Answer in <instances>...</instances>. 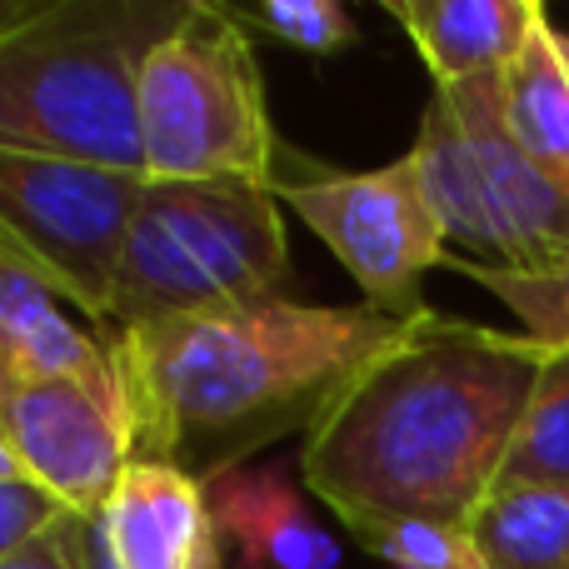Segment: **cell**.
<instances>
[{
  "label": "cell",
  "mask_w": 569,
  "mask_h": 569,
  "mask_svg": "<svg viewBox=\"0 0 569 569\" xmlns=\"http://www.w3.org/2000/svg\"><path fill=\"white\" fill-rule=\"evenodd\" d=\"M100 360L106 335L80 330L46 284L0 266V400L26 385L90 370Z\"/></svg>",
  "instance_id": "4fadbf2b"
},
{
  "label": "cell",
  "mask_w": 569,
  "mask_h": 569,
  "mask_svg": "<svg viewBox=\"0 0 569 569\" xmlns=\"http://www.w3.org/2000/svg\"><path fill=\"white\" fill-rule=\"evenodd\" d=\"M410 160L445 240L480 266L550 270L569 260V186L540 170L505 126L500 76L435 90Z\"/></svg>",
  "instance_id": "5b68a950"
},
{
  "label": "cell",
  "mask_w": 569,
  "mask_h": 569,
  "mask_svg": "<svg viewBox=\"0 0 569 569\" xmlns=\"http://www.w3.org/2000/svg\"><path fill=\"white\" fill-rule=\"evenodd\" d=\"M210 520L220 545H230L236 569H340V545L310 515L295 480L280 465L270 470H226L206 480Z\"/></svg>",
  "instance_id": "8fae6325"
},
{
  "label": "cell",
  "mask_w": 569,
  "mask_h": 569,
  "mask_svg": "<svg viewBox=\"0 0 569 569\" xmlns=\"http://www.w3.org/2000/svg\"><path fill=\"white\" fill-rule=\"evenodd\" d=\"M86 560L90 569H226L206 485L176 465L136 460L106 510L86 520Z\"/></svg>",
  "instance_id": "30bf717a"
},
{
  "label": "cell",
  "mask_w": 569,
  "mask_h": 569,
  "mask_svg": "<svg viewBox=\"0 0 569 569\" xmlns=\"http://www.w3.org/2000/svg\"><path fill=\"white\" fill-rule=\"evenodd\" d=\"M0 440L26 480L50 490L70 515H100L140 460L136 400L106 340V360L76 375L26 385L0 400Z\"/></svg>",
  "instance_id": "9c48e42d"
},
{
  "label": "cell",
  "mask_w": 569,
  "mask_h": 569,
  "mask_svg": "<svg viewBox=\"0 0 569 569\" xmlns=\"http://www.w3.org/2000/svg\"><path fill=\"white\" fill-rule=\"evenodd\" d=\"M500 485H569V350H550Z\"/></svg>",
  "instance_id": "2e32d148"
},
{
  "label": "cell",
  "mask_w": 569,
  "mask_h": 569,
  "mask_svg": "<svg viewBox=\"0 0 569 569\" xmlns=\"http://www.w3.org/2000/svg\"><path fill=\"white\" fill-rule=\"evenodd\" d=\"M415 315L266 295L100 335L136 400L140 460L206 485L284 435H310Z\"/></svg>",
  "instance_id": "7a4b0ae2"
},
{
  "label": "cell",
  "mask_w": 569,
  "mask_h": 569,
  "mask_svg": "<svg viewBox=\"0 0 569 569\" xmlns=\"http://www.w3.org/2000/svg\"><path fill=\"white\" fill-rule=\"evenodd\" d=\"M60 515L70 510L50 490H40L36 480H0V560H10L30 540H40Z\"/></svg>",
  "instance_id": "ffe728a7"
},
{
  "label": "cell",
  "mask_w": 569,
  "mask_h": 569,
  "mask_svg": "<svg viewBox=\"0 0 569 569\" xmlns=\"http://www.w3.org/2000/svg\"><path fill=\"white\" fill-rule=\"evenodd\" d=\"M280 196L250 180H150L126 236L106 330L284 295Z\"/></svg>",
  "instance_id": "277c9868"
},
{
  "label": "cell",
  "mask_w": 569,
  "mask_h": 569,
  "mask_svg": "<svg viewBox=\"0 0 569 569\" xmlns=\"http://www.w3.org/2000/svg\"><path fill=\"white\" fill-rule=\"evenodd\" d=\"M385 10L415 40L435 90L505 76L545 16L540 0H385Z\"/></svg>",
  "instance_id": "7c38bea8"
},
{
  "label": "cell",
  "mask_w": 569,
  "mask_h": 569,
  "mask_svg": "<svg viewBox=\"0 0 569 569\" xmlns=\"http://www.w3.org/2000/svg\"><path fill=\"white\" fill-rule=\"evenodd\" d=\"M150 176L66 156L0 150V266L110 325L126 236Z\"/></svg>",
  "instance_id": "52a82bcc"
},
{
  "label": "cell",
  "mask_w": 569,
  "mask_h": 569,
  "mask_svg": "<svg viewBox=\"0 0 569 569\" xmlns=\"http://www.w3.org/2000/svg\"><path fill=\"white\" fill-rule=\"evenodd\" d=\"M505 126L525 146V156L569 186V30L545 10L535 20L525 50L500 76Z\"/></svg>",
  "instance_id": "5bb4252c"
},
{
  "label": "cell",
  "mask_w": 569,
  "mask_h": 569,
  "mask_svg": "<svg viewBox=\"0 0 569 569\" xmlns=\"http://www.w3.org/2000/svg\"><path fill=\"white\" fill-rule=\"evenodd\" d=\"M270 190L350 270L365 305L390 315L425 310L420 280L450 260V240L410 150L380 170H330L284 140Z\"/></svg>",
  "instance_id": "ba28073f"
},
{
  "label": "cell",
  "mask_w": 569,
  "mask_h": 569,
  "mask_svg": "<svg viewBox=\"0 0 569 569\" xmlns=\"http://www.w3.org/2000/svg\"><path fill=\"white\" fill-rule=\"evenodd\" d=\"M465 280L490 290L505 310L520 320V335H530L545 350H569V260L550 270H505V266H480L470 256H450Z\"/></svg>",
  "instance_id": "e0dca14e"
},
{
  "label": "cell",
  "mask_w": 569,
  "mask_h": 569,
  "mask_svg": "<svg viewBox=\"0 0 569 569\" xmlns=\"http://www.w3.org/2000/svg\"><path fill=\"white\" fill-rule=\"evenodd\" d=\"M186 6L40 0L0 36V150L140 170V66Z\"/></svg>",
  "instance_id": "3957f363"
},
{
  "label": "cell",
  "mask_w": 569,
  "mask_h": 569,
  "mask_svg": "<svg viewBox=\"0 0 569 569\" xmlns=\"http://www.w3.org/2000/svg\"><path fill=\"white\" fill-rule=\"evenodd\" d=\"M230 16L250 30V36H270L305 56H340L360 40V26L345 6L335 0H230Z\"/></svg>",
  "instance_id": "ac0fdd59"
},
{
  "label": "cell",
  "mask_w": 569,
  "mask_h": 569,
  "mask_svg": "<svg viewBox=\"0 0 569 569\" xmlns=\"http://www.w3.org/2000/svg\"><path fill=\"white\" fill-rule=\"evenodd\" d=\"M365 550L390 569H485L470 530L460 525H385L365 535Z\"/></svg>",
  "instance_id": "d6986e66"
},
{
  "label": "cell",
  "mask_w": 569,
  "mask_h": 569,
  "mask_svg": "<svg viewBox=\"0 0 569 569\" xmlns=\"http://www.w3.org/2000/svg\"><path fill=\"white\" fill-rule=\"evenodd\" d=\"M140 146L150 180H276L284 140L270 120L250 30L226 6L190 0L146 56Z\"/></svg>",
  "instance_id": "8992f818"
},
{
  "label": "cell",
  "mask_w": 569,
  "mask_h": 569,
  "mask_svg": "<svg viewBox=\"0 0 569 569\" xmlns=\"http://www.w3.org/2000/svg\"><path fill=\"white\" fill-rule=\"evenodd\" d=\"M465 530L485 569H569V485H495Z\"/></svg>",
  "instance_id": "9a60e30c"
},
{
  "label": "cell",
  "mask_w": 569,
  "mask_h": 569,
  "mask_svg": "<svg viewBox=\"0 0 569 569\" xmlns=\"http://www.w3.org/2000/svg\"><path fill=\"white\" fill-rule=\"evenodd\" d=\"M0 480H26V470H20V460L10 455L6 440H0Z\"/></svg>",
  "instance_id": "603a6c76"
},
{
  "label": "cell",
  "mask_w": 569,
  "mask_h": 569,
  "mask_svg": "<svg viewBox=\"0 0 569 569\" xmlns=\"http://www.w3.org/2000/svg\"><path fill=\"white\" fill-rule=\"evenodd\" d=\"M36 6L40 0H0V36H6L10 26H20V20L36 16Z\"/></svg>",
  "instance_id": "7402d4cb"
},
{
  "label": "cell",
  "mask_w": 569,
  "mask_h": 569,
  "mask_svg": "<svg viewBox=\"0 0 569 569\" xmlns=\"http://www.w3.org/2000/svg\"><path fill=\"white\" fill-rule=\"evenodd\" d=\"M0 569H90L86 560V520L80 515H60L40 540H30L26 550H16Z\"/></svg>",
  "instance_id": "44dd1931"
},
{
  "label": "cell",
  "mask_w": 569,
  "mask_h": 569,
  "mask_svg": "<svg viewBox=\"0 0 569 569\" xmlns=\"http://www.w3.org/2000/svg\"><path fill=\"white\" fill-rule=\"evenodd\" d=\"M545 345L425 305L300 445V475L350 535L470 525L500 485Z\"/></svg>",
  "instance_id": "6da1fadb"
}]
</instances>
